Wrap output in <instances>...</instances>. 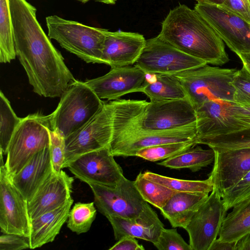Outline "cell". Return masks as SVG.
<instances>
[{
  "label": "cell",
  "mask_w": 250,
  "mask_h": 250,
  "mask_svg": "<svg viewBox=\"0 0 250 250\" xmlns=\"http://www.w3.org/2000/svg\"><path fill=\"white\" fill-rule=\"evenodd\" d=\"M48 35L30 30L15 42L16 57L23 67L33 91L44 97H61L76 79Z\"/></svg>",
  "instance_id": "1"
},
{
  "label": "cell",
  "mask_w": 250,
  "mask_h": 250,
  "mask_svg": "<svg viewBox=\"0 0 250 250\" xmlns=\"http://www.w3.org/2000/svg\"><path fill=\"white\" fill-rule=\"evenodd\" d=\"M181 51L207 64L222 65L229 59L224 42L194 8L179 4L170 10L158 35Z\"/></svg>",
  "instance_id": "2"
},
{
  "label": "cell",
  "mask_w": 250,
  "mask_h": 250,
  "mask_svg": "<svg viewBox=\"0 0 250 250\" xmlns=\"http://www.w3.org/2000/svg\"><path fill=\"white\" fill-rule=\"evenodd\" d=\"M50 114L51 129L64 139L81 129L103 108L104 103L83 82L75 80Z\"/></svg>",
  "instance_id": "3"
},
{
  "label": "cell",
  "mask_w": 250,
  "mask_h": 250,
  "mask_svg": "<svg viewBox=\"0 0 250 250\" xmlns=\"http://www.w3.org/2000/svg\"><path fill=\"white\" fill-rule=\"evenodd\" d=\"M45 21L50 39L87 63H102L103 50L108 30L57 15L49 16Z\"/></svg>",
  "instance_id": "4"
},
{
  "label": "cell",
  "mask_w": 250,
  "mask_h": 250,
  "mask_svg": "<svg viewBox=\"0 0 250 250\" xmlns=\"http://www.w3.org/2000/svg\"><path fill=\"white\" fill-rule=\"evenodd\" d=\"M196 122L195 109L188 98L150 102L129 116L121 130L159 132L185 127Z\"/></svg>",
  "instance_id": "5"
},
{
  "label": "cell",
  "mask_w": 250,
  "mask_h": 250,
  "mask_svg": "<svg viewBox=\"0 0 250 250\" xmlns=\"http://www.w3.org/2000/svg\"><path fill=\"white\" fill-rule=\"evenodd\" d=\"M238 69L211 66L208 64L174 74L184 88L195 109L215 100L234 103L235 89L231 84Z\"/></svg>",
  "instance_id": "6"
},
{
  "label": "cell",
  "mask_w": 250,
  "mask_h": 250,
  "mask_svg": "<svg viewBox=\"0 0 250 250\" xmlns=\"http://www.w3.org/2000/svg\"><path fill=\"white\" fill-rule=\"evenodd\" d=\"M50 114L36 113L22 118L8 147L4 166L11 176L18 173L37 153L50 146Z\"/></svg>",
  "instance_id": "7"
},
{
  "label": "cell",
  "mask_w": 250,
  "mask_h": 250,
  "mask_svg": "<svg viewBox=\"0 0 250 250\" xmlns=\"http://www.w3.org/2000/svg\"><path fill=\"white\" fill-rule=\"evenodd\" d=\"M94 195V203L98 211L106 217L117 216L136 220L151 207L142 197L134 181L122 177L115 186L88 184Z\"/></svg>",
  "instance_id": "8"
},
{
  "label": "cell",
  "mask_w": 250,
  "mask_h": 250,
  "mask_svg": "<svg viewBox=\"0 0 250 250\" xmlns=\"http://www.w3.org/2000/svg\"><path fill=\"white\" fill-rule=\"evenodd\" d=\"M113 101L104 103L89 122L65 139L63 168L83 154L109 146L113 133Z\"/></svg>",
  "instance_id": "9"
},
{
  "label": "cell",
  "mask_w": 250,
  "mask_h": 250,
  "mask_svg": "<svg viewBox=\"0 0 250 250\" xmlns=\"http://www.w3.org/2000/svg\"><path fill=\"white\" fill-rule=\"evenodd\" d=\"M207 64L181 51L157 36L146 40L134 65L146 74L174 75Z\"/></svg>",
  "instance_id": "10"
},
{
  "label": "cell",
  "mask_w": 250,
  "mask_h": 250,
  "mask_svg": "<svg viewBox=\"0 0 250 250\" xmlns=\"http://www.w3.org/2000/svg\"><path fill=\"white\" fill-rule=\"evenodd\" d=\"M196 139L226 135L250 127L241 120L246 116L244 106L221 100L206 102L195 109Z\"/></svg>",
  "instance_id": "11"
},
{
  "label": "cell",
  "mask_w": 250,
  "mask_h": 250,
  "mask_svg": "<svg viewBox=\"0 0 250 250\" xmlns=\"http://www.w3.org/2000/svg\"><path fill=\"white\" fill-rule=\"evenodd\" d=\"M194 9L236 55L250 53V23L221 5L197 3Z\"/></svg>",
  "instance_id": "12"
},
{
  "label": "cell",
  "mask_w": 250,
  "mask_h": 250,
  "mask_svg": "<svg viewBox=\"0 0 250 250\" xmlns=\"http://www.w3.org/2000/svg\"><path fill=\"white\" fill-rule=\"evenodd\" d=\"M228 211L222 197L213 189L185 228L192 250H209L219 236Z\"/></svg>",
  "instance_id": "13"
},
{
  "label": "cell",
  "mask_w": 250,
  "mask_h": 250,
  "mask_svg": "<svg viewBox=\"0 0 250 250\" xmlns=\"http://www.w3.org/2000/svg\"><path fill=\"white\" fill-rule=\"evenodd\" d=\"M196 123L174 129L153 132H139L125 129L112 134L109 149L114 156H135L142 148L161 144L183 142L196 138Z\"/></svg>",
  "instance_id": "14"
},
{
  "label": "cell",
  "mask_w": 250,
  "mask_h": 250,
  "mask_svg": "<svg viewBox=\"0 0 250 250\" xmlns=\"http://www.w3.org/2000/svg\"><path fill=\"white\" fill-rule=\"evenodd\" d=\"M0 227L3 233L27 238L30 233L27 201L14 185L4 165L0 167Z\"/></svg>",
  "instance_id": "15"
},
{
  "label": "cell",
  "mask_w": 250,
  "mask_h": 250,
  "mask_svg": "<svg viewBox=\"0 0 250 250\" xmlns=\"http://www.w3.org/2000/svg\"><path fill=\"white\" fill-rule=\"evenodd\" d=\"M109 146L83 154L71 162L66 168L81 181L113 187L123 175L121 166L116 162Z\"/></svg>",
  "instance_id": "16"
},
{
  "label": "cell",
  "mask_w": 250,
  "mask_h": 250,
  "mask_svg": "<svg viewBox=\"0 0 250 250\" xmlns=\"http://www.w3.org/2000/svg\"><path fill=\"white\" fill-rule=\"evenodd\" d=\"M146 73L137 66L111 68L106 74L84 82L102 99L117 100L133 92H141Z\"/></svg>",
  "instance_id": "17"
},
{
  "label": "cell",
  "mask_w": 250,
  "mask_h": 250,
  "mask_svg": "<svg viewBox=\"0 0 250 250\" xmlns=\"http://www.w3.org/2000/svg\"><path fill=\"white\" fill-rule=\"evenodd\" d=\"M215 157L208 175L213 189L222 198L250 170V148L214 150Z\"/></svg>",
  "instance_id": "18"
},
{
  "label": "cell",
  "mask_w": 250,
  "mask_h": 250,
  "mask_svg": "<svg viewBox=\"0 0 250 250\" xmlns=\"http://www.w3.org/2000/svg\"><path fill=\"white\" fill-rule=\"evenodd\" d=\"M73 181L74 178L62 170H53L27 202L30 220L65 204L71 198Z\"/></svg>",
  "instance_id": "19"
},
{
  "label": "cell",
  "mask_w": 250,
  "mask_h": 250,
  "mask_svg": "<svg viewBox=\"0 0 250 250\" xmlns=\"http://www.w3.org/2000/svg\"><path fill=\"white\" fill-rule=\"evenodd\" d=\"M146 40L139 33L108 30L102 56V63L111 68L134 64L144 49Z\"/></svg>",
  "instance_id": "20"
},
{
  "label": "cell",
  "mask_w": 250,
  "mask_h": 250,
  "mask_svg": "<svg viewBox=\"0 0 250 250\" xmlns=\"http://www.w3.org/2000/svg\"><path fill=\"white\" fill-rule=\"evenodd\" d=\"M53 171L50 146L35 154L18 173L10 176L28 202Z\"/></svg>",
  "instance_id": "21"
},
{
  "label": "cell",
  "mask_w": 250,
  "mask_h": 250,
  "mask_svg": "<svg viewBox=\"0 0 250 250\" xmlns=\"http://www.w3.org/2000/svg\"><path fill=\"white\" fill-rule=\"evenodd\" d=\"M113 229L115 239L128 235L135 238L155 243L164 224L156 213L151 208L136 220H129L117 216L106 217Z\"/></svg>",
  "instance_id": "22"
},
{
  "label": "cell",
  "mask_w": 250,
  "mask_h": 250,
  "mask_svg": "<svg viewBox=\"0 0 250 250\" xmlns=\"http://www.w3.org/2000/svg\"><path fill=\"white\" fill-rule=\"evenodd\" d=\"M73 203L71 198L63 205L31 220L28 237L30 249L40 248L54 240L68 219Z\"/></svg>",
  "instance_id": "23"
},
{
  "label": "cell",
  "mask_w": 250,
  "mask_h": 250,
  "mask_svg": "<svg viewBox=\"0 0 250 250\" xmlns=\"http://www.w3.org/2000/svg\"><path fill=\"white\" fill-rule=\"evenodd\" d=\"M208 196L193 192H176L160 210L173 228L185 229Z\"/></svg>",
  "instance_id": "24"
},
{
  "label": "cell",
  "mask_w": 250,
  "mask_h": 250,
  "mask_svg": "<svg viewBox=\"0 0 250 250\" xmlns=\"http://www.w3.org/2000/svg\"><path fill=\"white\" fill-rule=\"evenodd\" d=\"M141 92L151 102L187 98L184 88L174 75L146 74Z\"/></svg>",
  "instance_id": "25"
},
{
  "label": "cell",
  "mask_w": 250,
  "mask_h": 250,
  "mask_svg": "<svg viewBox=\"0 0 250 250\" xmlns=\"http://www.w3.org/2000/svg\"><path fill=\"white\" fill-rule=\"evenodd\" d=\"M250 233V198L236 205L223 220L218 239L237 242Z\"/></svg>",
  "instance_id": "26"
},
{
  "label": "cell",
  "mask_w": 250,
  "mask_h": 250,
  "mask_svg": "<svg viewBox=\"0 0 250 250\" xmlns=\"http://www.w3.org/2000/svg\"><path fill=\"white\" fill-rule=\"evenodd\" d=\"M195 146L164 160L158 163V165L171 169L188 168L195 172L214 162L215 152L213 149H204L200 146Z\"/></svg>",
  "instance_id": "27"
},
{
  "label": "cell",
  "mask_w": 250,
  "mask_h": 250,
  "mask_svg": "<svg viewBox=\"0 0 250 250\" xmlns=\"http://www.w3.org/2000/svg\"><path fill=\"white\" fill-rule=\"evenodd\" d=\"M146 179L159 183L176 192H188L208 195L213 189L210 178L204 180L179 179L161 175L151 171L143 173Z\"/></svg>",
  "instance_id": "28"
},
{
  "label": "cell",
  "mask_w": 250,
  "mask_h": 250,
  "mask_svg": "<svg viewBox=\"0 0 250 250\" xmlns=\"http://www.w3.org/2000/svg\"><path fill=\"white\" fill-rule=\"evenodd\" d=\"M16 57L9 0H0V62H10Z\"/></svg>",
  "instance_id": "29"
},
{
  "label": "cell",
  "mask_w": 250,
  "mask_h": 250,
  "mask_svg": "<svg viewBox=\"0 0 250 250\" xmlns=\"http://www.w3.org/2000/svg\"><path fill=\"white\" fill-rule=\"evenodd\" d=\"M195 142L218 151L250 148V127L226 135L195 138Z\"/></svg>",
  "instance_id": "30"
},
{
  "label": "cell",
  "mask_w": 250,
  "mask_h": 250,
  "mask_svg": "<svg viewBox=\"0 0 250 250\" xmlns=\"http://www.w3.org/2000/svg\"><path fill=\"white\" fill-rule=\"evenodd\" d=\"M134 183L143 199L159 209L176 192L159 183L146 178L142 172L137 176Z\"/></svg>",
  "instance_id": "31"
},
{
  "label": "cell",
  "mask_w": 250,
  "mask_h": 250,
  "mask_svg": "<svg viewBox=\"0 0 250 250\" xmlns=\"http://www.w3.org/2000/svg\"><path fill=\"white\" fill-rule=\"evenodd\" d=\"M21 119L17 116L9 100L0 91V148L3 155H6L10 142Z\"/></svg>",
  "instance_id": "32"
},
{
  "label": "cell",
  "mask_w": 250,
  "mask_h": 250,
  "mask_svg": "<svg viewBox=\"0 0 250 250\" xmlns=\"http://www.w3.org/2000/svg\"><path fill=\"white\" fill-rule=\"evenodd\" d=\"M94 205V202L75 203L69 213L67 227L77 234L87 232L96 216Z\"/></svg>",
  "instance_id": "33"
},
{
  "label": "cell",
  "mask_w": 250,
  "mask_h": 250,
  "mask_svg": "<svg viewBox=\"0 0 250 250\" xmlns=\"http://www.w3.org/2000/svg\"><path fill=\"white\" fill-rule=\"evenodd\" d=\"M196 145L195 139L186 142L161 144L141 149L136 152L135 156L156 162L176 156Z\"/></svg>",
  "instance_id": "34"
},
{
  "label": "cell",
  "mask_w": 250,
  "mask_h": 250,
  "mask_svg": "<svg viewBox=\"0 0 250 250\" xmlns=\"http://www.w3.org/2000/svg\"><path fill=\"white\" fill-rule=\"evenodd\" d=\"M231 84L235 89L234 103L242 106H250V72L244 66L238 69Z\"/></svg>",
  "instance_id": "35"
},
{
  "label": "cell",
  "mask_w": 250,
  "mask_h": 250,
  "mask_svg": "<svg viewBox=\"0 0 250 250\" xmlns=\"http://www.w3.org/2000/svg\"><path fill=\"white\" fill-rule=\"evenodd\" d=\"M153 245L159 250H192L175 228H164Z\"/></svg>",
  "instance_id": "36"
},
{
  "label": "cell",
  "mask_w": 250,
  "mask_h": 250,
  "mask_svg": "<svg viewBox=\"0 0 250 250\" xmlns=\"http://www.w3.org/2000/svg\"><path fill=\"white\" fill-rule=\"evenodd\" d=\"M250 198V170L222 198L228 210Z\"/></svg>",
  "instance_id": "37"
},
{
  "label": "cell",
  "mask_w": 250,
  "mask_h": 250,
  "mask_svg": "<svg viewBox=\"0 0 250 250\" xmlns=\"http://www.w3.org/2000/svg\"><path fill=\"white\" fill-rule=\"evenodd\" d=\"M49 127L50 153L53 169L54 171L59 172L63 168L65 160V139L58 132Z\"/></svg>",
  "instance_id": "38"
},
{
  "label": "cell",
  "mask_w": 250,
  "mask_h": 250,
  "mask_svg": "<svg viewBox=\"0 0 250 250\" xmlns=\"http://www.w3.org/2000/svg\"><path fill=\"white\" fill-rule=\"evenodd\" d=\"M30 249L28 238L13 233H3L0 237V250Z\"/></svg>",
  "instance_id": "39"
},
{
  "label": "cell",
  "mask_w": 250,
  "mask_h": 250,
  "mask_svg": "<svg viewBox=\"0 0 250 250\" xmlns=\"http://www.w3.org/2000/svg\"><path fill=\"white\" fill-rule=\"evenodd\" d=\"M221 5L250 23V0H225Z\"/></svg>",
  "instance_id": "40"
},
{
  "label": "cell",
  "mask_w": 250,
  "mask_h": 250,
  "mask_svg": "<svg viewBox=\"0 0 250 250\" xmlns=\"http://www.w3.org/2000/svg\"><path fill=\"white\" fill-rule=\"evenodd\" d=\"M109 250H145V248L135 237L126 235L118 240Z\"/></svg>",
  "instance_id": "41"
},
{
  "label": "cell",
  "mask_w": 250,
  "mask_h": 250,
  "mask_svg": "<svg viewBox=\"0 0 250 250\" xmlns=\"http://www.w3.org/2000/svg\"><path fill=\"white\" fill-rule=\"evenodd\" d=\"M236 242L219 241L218 238L213 243L209 250H235Z\"/></svg>",
  "instance_id": "42"
},
{
  "label": "cell",
  "mask_w": 250,
  "mask_h": 250,
  "mask_svg": "<svg viewBox=\"0 0 250 250\" xmlns=\"http://www.w3.org/2000/svg\"><path fill=\"white\" fill-rule=\"evenodd\" d=\"M235 250H250V233L236 242Z\"/></svg>",
  "instance_id": "43"
},
{
  "label": "cell",
  "mask_w": 250,
  "mask_h": 250,
  "mask_svg": "<svg viewBox=\"0 0 250 250\" xmlns=\"http://www.w3.org/2000/svg\"><path fill=\"white\" fill-rule=\"evenodd\" d=\"M244 66L250 72V53H240L237 55Z\"/></svg>",
  "instance_id": "44"
},
{
  "label": "cell",
  "mask_w": 250,
  "mask_h": 250,
  "mask_svg": "<svg viewBox=\"0 0 250 250\" xmlns=\"http://www.w3.org/2000/svg\"><path fill=\"white\" fill-rule=\"evenodd\" d=\"M198 3H206L222 5L225 0H196Z\"/></svg>",
  "instance_id": "45"
},
{
  "label": "cell",
  "mask_w": 250,
  "mask_h": 250,
  "mask_svg": "<svg viewBox=\"0 0 250 250\" xmlns=\"http://www.w3.org/2000/svg\"><path fill=\"white\" fill-rule=\"evenodd\" d=\"M94 1L99 2L101 3L107 4H115L117 0H93Z\"/></svg>",
  "instance_id": "46"
},
{
  "label": "cell",
  "mask_w": 250,
  "mask_h": 250,
  "mask_svg": "<svg viewBox=\"0 0 250 250\" xmlns=\"http://www.w3.org/2000/svg\"><path fill=\"white\" fill-rule=\"evenodd\" d=\"M248 113V116L245 117L247 118H250V106H244Z\"/></svg>",
  "instance_id": "47"
},
{
  "label": "cell",
  "mask_w": 250,
  "mask_h": 250,
  "mask_svg": "<svg viewBox=\"0 0 250 250\" xmlns=\"http://www.w3.org/2000/svg\"><path fill=\"white\" fill-rule=\"evenodd\" d=\"M242 120L250 124V118L243 117Z\"/></svg>",
  "instance_id": "48"
},
{
  "label": "cell",
  "mask_w": 250,
  "mask_h": 250,
  "mask_svg": "<svg viewBox=\"0 0 250 250\" xmlns=\"http://www.w3.org/2000/svg\"><path fill=\"white\" fill-rule=\"evenodd\" d=\"M81 2H82L83 3H85L86 2H87L88 1H89L90 0H77Z\"/></svg>",
  "instance_id": "49"
},
{
  "label": "cell",
  "mask_w": 250,
  "mask_h": 250,
  "mask_svg": "<svg viewBox=\"0 0 250 250\" xmlns=\"http://www.w3.org/2000/svg\"></svg>",
  "instance_id": "50"
}]
</instances>
